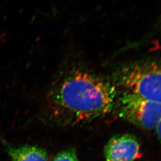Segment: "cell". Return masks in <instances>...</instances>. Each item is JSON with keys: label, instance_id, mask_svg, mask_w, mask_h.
Listing matches in <instances>:
<instances>
[{"label": "cell", "instance_id": "6da1fadb", "mask_svg": "<svg viewBox=\"0 0 161 161\" xmlns=\"http://www.w3.org/2000/svg\"><path fill=\"white\" fill-rule=\"evenodd\" d=\"M116 96L114 85L86 70H59L47 94L46 117L59 127L84 124L109 114Z\"/></svg>", "mask_w": 161, "mask_h": 161}, {"label": "cell", "instance_id": "7a4b0ae2", "mask_svg": "<svg viewBox=\"0 0 161 161\" xmlns=\"http://www.w3.org/2000/svg\"><path fill=\"white\" fill-rule=\"evenodd\" d=\"M114 79L125 91L161 104L160 63L142 61L128 64L116 71Z\"/></svg>", "mask_w": 161, "mask_h": 161}, {"label": "cell", "instance_id": "3957f363", "mask_svg": "<svg viewBox=\"0 0 161 161\" xmlns=\"http://www.w3.org/2000/svg\"><path fill=\"white\" fill-rule=\"evenodd\" d=\"M118 115L137 127L151 130L161 118V104L124 91L116 100Z\"/></svg>", "mask_w": 161, "mask_h": 161}, {"label": "cell", "instance_id": "277c9868", "mask_svg": "<svg viewBox=\"0 0 161 161\" xmlns=\"http://www.w3.org/2000/svg\"><path fill=\"white\" fill-rule=\"evenodd\" d=\"M105 161H135L141 158L140 143L136 136L121 134L113 136L104 149Z\"/></svg>", "mask_w": 161, "mask_h": 161}, {"label": "cell", "instance_id": "5b68a950", "mask_svg": "<svg viewBox=\"0 0 161 161\" xmlns=\"http://www.w3.org/2000/svg\"><path fill=\"white\" fill-rule=\"evenodd\" d=\"M6 150L11 161H48L46 150L38 146H7Z\"/></svg>", "mask_w": 161, "mask_h": 161}, {"label": "cell", "instance_id": "8992f818", "mask_svg": "<svg viewBox=\"0 0 161 161\" xmlns=\"http://www.w3.org/2000/svg\"><path fill=\"white\" fill-rule=\"evenodd\" d=\"M53 161H79V159L75 149L70 147L58 152Z\"/></svg>", "mask_w": 161, "mask_h": 161}, {"label": "cell", "instance_id": "52a82bcc", "mask_svg": "<svg viewBox=\"0 0 161 161\" xmlns=\"http://www.w3.org/2000/svg\"><path fill=\"white\" fill-rule=\"evenodd\" d=\"M156 132L157 134V136L158 137V138L159 139L160 142H161V118L159 122H158L155 128Z\"/></svg>", "mask_w": 161, "mask_h": 161}]
</instances>
